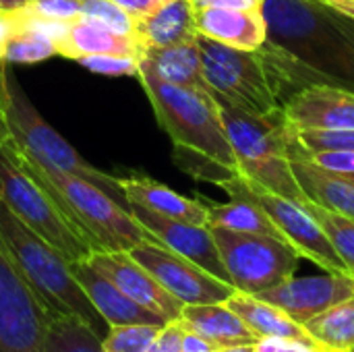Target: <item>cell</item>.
<instances>
[{"mask_svg":"<svg viewBox=\"0 0 354 352\" xmlns=\"http://www.w3.org/2000/svg\"><path fill=\"white\" fill-rule=\"evenodd\" d=\"M218 187L226 191L230 199H236V197L253 199L272 218L276 228L282 232L284 241L301 255V259L313 261L324 272L348 274L342 259L334 251L326 230L322 228L317 218L311 214L307 203H299L278 193H272L255 185L253 180L245 178L241 172L222 180Z\"/></svg>","mask_w":354,"mask_h":352,"instance_id":"30bf717a","label":"cell"},{"mask_svg":"<svg viewBox=\"0 0 354 352\" xmlns=\"http://www.w3.org/2000/svg\"><path fill=\"white\" fill-rule=\"evenodd\" d=\"M0 199L68 263L85 261L97 253L93 243L64 214L52 191L23 166L10 139L0 149Z\"/></svg>","mask_w":354,"mask_h":352,"instance_id":"ba28073f","label":"cell"},{"mask_svg":"<svg viewBox=\"0 0 354 352\" xmlns=\"http://www.w3.org/2000/svg\"><path fill=\"white\" fill-rule=\"evenodd\" d=\"M197 33L239 50H259L268 39V21L261 8L195 6Z\"/></svg>","mask_w":354,"mask_h":352,"instance_id":"e0dca14e","label":"cell"},{"mask_svg":"<svg viewBox=\"0 0 354 352\" xmlns=\"http://www.w3.org/2000/svg\"><path fill=\"white\" fill-rule=\"evenodd\" d=\"M197 44L203 75L216 102L261 118L286 120L284 89L290 81L266 46L259 50H239L203 35L197 37Z\"/></svg>","mask_w":354,"mask_h":352,"instance_id":"3957f363","label":"cell"},{"mask_svg":"<svg viewBox=\"0 0 354 352\" xmlns=\"http://www.w3.org/2000/svg\"><path fill=\"white\" fill-rule=\"evenodd\" d=\"M164 326L153 324H127L110 326L102 340L104 352H147Z\"/></svg>","mask_w":354,"mask_h":352,"instance_id":"4dcf8cb0","label":"cell"},{"mask_svg":"<svg viewBox=\"0 0 354 352\" xmlns=\"http://www.w3.org/2000/svg\"><path fill=\"white\" fill-rule=\"evenodd\" d=\"M195 6H222V8H261L263 0H193Z\"/></svg>","mask_w":354,"mask_h":352,"instance_id":"f35d334b","label":"cell"},{"mask_svg":"<svg viewBox=\"0 0 354 352\" xmlns=\"http://www.w3.org/2000/svg\"><path fill=\"white\" fill-rule=\"evenodd\" d=\"M226 307H230L236 315H241L243 322L261 338H282L286 342H297V344H305L311 349H322L315 342V338L305 330V326L297 324L290 315H286L276 305H270L266 301H259L251 295H243L236 290L226 301Z\"/></svg>","mask_w":354,"mask_h":352,"instance_id":"cb8c5ba5","label":"cell"},{"mask_svg":"<svg viewBox=\"0 0 354 352\" xmlns=\"http://www.w3.org/2000/svg\"><path fill=\"white\" fill-rule=\"evenodd\" d=\"M319 2H324L326 6H330V8L354 19V0H319Z\"/></svg>","mask_w":354,"mask_h":352,"instance_id":"b9f144b4","label":"cell"},{"mask_svg":"<svg viewBox=\"0 0 354 352\" xmlns=\"http://www.w3.org/2000/svg\"><path fill=\"white\" fill-rule=\"evenodd\" d=\"M226 266L232 286L243 295H259L290 280L301 255L282 239L268 234L234 232L220 226H209Z\"/></svg>","mask_w":354,"mask_h":352,"instance_id":"9c48e42d","label":"cell"},{"mask_svg":"<svg viewBox=\"0 0 354 352\" xmlns=\"http://www.w3.org/2000/svg\"><path fill=\"white\" fill-rule=\"evenodd\" d=\"M21 27H23L21 10H0V62H4L6 46Z\"/></svg>","mask_w":354,"mask_h":352,"instance_id":"8d00e7d4","label":"cell"},{"mask_svg":"<svg viewBox=\"0 0 354 352\" xmlns=\"http://www.w3.org/2000/svg\"><path fill=\"white\" fill-rule=\"evenodd\" d=\"M220 116L236 156L239 172L255 185L286 199L311 201L303 191L290 158L292 131L286 120H270L224 102H218Z\"/></svg>","mask_w":354,"mask_h":352,"instance_id":"8992f818","label":"cell"},{"mask_svg":"<svg viewBox=\"0 0 354 352\" xmlns=\"http://www.w3.org/2000/svg\"><path fill=\"white\" fill-rule=\"evenodd\" d=\"M292 131H348L354 129V91L315 83L292 93L284 104Z\"/></svg>","mask_w":354,"mask_h":352,"instance_id":"2e32d148","label":"cell"},{"mask_svg":"<svg viewBox=\"0 0 354 352\" xmlns=\"http://www.w3.org/2000/svg\"><path fill=\"white\" fill-rule=\"evenodd\" d=\"M73 276L89 297L91 305L97 309V313L104 317L108 326H127V324H153V326H166L160 315L151 313L149 309L135 303L131 297H127L112 280H108L104 274H100L87 259L71 263Z\"/></svg>","mask_w":354,"mask_h":352,"instance_id":"ac0fdd59","label":"cell"},{"mask_svg":"<svg viewBox=\"0 0 354 352\" xmlns=\"http://www.w3.org/2000/svg\"><path fill=\"white\" fill-rule=\"evenodd\" d=\"M129 255L141 263L172 297L183 305H214L226 303L236 288L226 284L193 263L191 259L174 253L156 239L135 245Z\"/></svg>","mask_w":354,"mask_h":352,"instance_id":"7c38bea8","label":"cell"},{"mask_svg":"<svg viewBox=\"0 0 354 352\" xmlns=\"http://www.w3.org/2000/svg\"><path fill=\"white\" fill-rule=\"evenodd\" d=\"M137 77L158 124L174 145V154L201 156L214 164L239 170L220 116V106L212 93L166 83L143 66H139Z\"/></svg>","mask_w":354,"mask_h":352,"instance_id":"5b68a950","label":"cell"},{"mask_svg":"<svg viewBox=\"0 0 354 352\" xmlns=\"http://www.w3.org/2000/svg\"><path fill=\"white\" fill-rule=\"evenodd\" d=\"M100 274L112 280L127 297L160 315L164 322H178L185 305L172 297L129 251H97L87 259Z\"/></svg>","mask_w":354,"mask_h":352,"instance_id":"9a60e30c","label":"cell"},{"mask_svg":"<svg viewBox=\"0 0 354 352\" xmlns=\"http://www.w3.org/2000/svg\"><path fill=\"white\" fill-rule=\"evenodd\" d=\"M207 226H220L234 232H251V234H268L282 239V232L276 228L272 218L247 197H236L230 203H214L207 205Z\"/></svg>","mask_w":354,"mask_h":352,"instance_id":"484cf974","label":"cell"},{"mask_svg":"<svg viewBox=\"0 0 354 352\" xmlns=\"http://www.w3.org/2000/svg\"><path fill=\"white\" fill-rule=\"evenodd\" d=\"M305 330L326 352H353L354 297L334 305L305 324Z\"/></svg>","mask_w":354,"mask_h":352,"instance_id":"4316f807","label":"cell"},{"mask_svg":"<svg viewBox=\"0 0 354 352\" xmlns=\"http://www.w3.org/2000/svg\"><path fill=\"white\" fill-rule=\"evenodd\" d=\"M180 322L185 328L197 332L218 349L226 346H255L261 336L255 334L241 315L226 303L214 305H185Z\"/></svg>","mask_w":354,"mask_h":352,"instance_id":"7402d4cb","label":"cell"},{"mask_svg":"<svg viewBox=\"0 0 354 352\" xmlns=\"http://www.w3.org/2000/svg\"><path fill=\"white\" fill-rule=\"evenodd\" d=\"M351 297H354V276L332 272L307 278L292 276L280 286L255 295V299L276 305L301 326Z\"/></svg>","mask_w":354,"mask_h":352,"instance_id":"4fadbf2b","label":"cell"},{"mask_svg":"<svg viewBox=\"0 0 354 352\" xmlns=\"http://www.w3.org/2000/svg\"><path fill=\"white\" fill-rule=\"evenodd\" d=\"M139 66L147 68L149 73H153L158 79L166 83H172L178 87H193V89L209 93L197 39L145 50L139 56Z\"/></svg>","mask_w":354,"mask_h":352,"instance_id":"603a6c76","label":"cell"},{"mask_svg":"<svg viewBox=\"0 0 354 352\" xmlns=\"http://www.w3.org/2000/svg\"><path fill=\"white\" fill-rule=\"evenodd\" d=\"M102 336L77 315L50 317L46 352H104Z\"/></svg>","mask_w":354,"mask_h":352,"instance_id":"83f0119b","label":"cell"},{"mask_svg":"<svg viewBox=\"0 0 354 352\" xmlns=\"http://www.w3.org/2000/svg\"><path fill=\"white\" fill-rule=\"evenodd\" d=\"M0 245L52 317L77 315L87 322L102 338L108 334L110 326L104 322L73 276L71 263L52 245L29 230L2 199Z\"/></svg>","mask_w":354,"mask_h":352,"instance_id":"7a4b0ae2","label":"cell"},{"mask_svg":"<svg viewBox=\"0 0 354 352\" xmlns=\"http://www.w3.org/2000/svg\"><path fill=\"white\" fill-rule=\"evenodd\" d=\"M290 158L295 174L313 203L354 220V180L340 174L326 172L299 156Z\"/></svg>","mask_w":354,"mask_h":352,"instance_id":"d4e9b609","label":"cell"},{"mask_svg":"<svg viewBox=\"0 0 354 352\" xmlns=\"http://www.w3.org/2000/svg\"><path fill=\"white\" fill-rule=\"evenodd\" d=\"M116 4H120L133 19L149 12L151 8H156L158 4H162L164 0H114Z\"/></svg>","mask_w":354,"mask_h":352,"instance_id":"ab89813d","label":"cell"},{"mask_svg":"<svg viewBox=\"0 0 354 352\" xmlns=\"http://www.w3.org/2000/svg\"><path fill=\"white\" fill-rule=\"evenodd\" d=\"M266 48L299 91L326 83L354 91V19L319 0H263Z\"/></svg>","mask_w":354,"mask_h":352,"instance_id":"6da1fadb","label":"cell"},{"mask_svg":"<svg viewBox=\"0 0 354 352\" xmlns=\"http://www.w3.org/2000/svg\"><path fill=\"white\" fill-rule=\"evenodd\" d=\"M58 56L79 60L83 56L95 54H114V56H133L139 58L141 50L133 35H124L114 31L112 27L89 19V17H75L68 21V29L62 39L56 41Z\"/></svg>","mask_w":354,"mask_h":352,"instance_id":"ffe728a7","label":"cell"},{"mask_svg":"<svg viewBox=\"0 0 354 352\" xmlns=\"http://www.w3.org/2000/svg\"><path fill=\"white\" fill-rule=\"evenodd\" d=\"M120 187L127 197V203H137L164 218L207 226V203L185 197L149 176L133 174L120 178Z\"/></svg>","mask_w":354,"mask_h":352,"instance_id":"44dd1931","label":"cell"},{"mask_svg":"<svg viewBox=\"0 0 354 352\" xmlns=\"http://www.w3.org/2000/svg\"><path fill=\"white\" fill-rule=\"evenodd\" d=\"M50 317L0 245V352H46Z\"/></svg>","mask_w":354,"mask_h":352,"instance_id":"8fae6325","label":"cell"},{"mask_svg":"<svg viewBox=\"0 0 354 352\" xmlns=\"http://www.w3.org/2000/svg\"><path fill=\"white\" fill-rule=\"evenodd\" d=\"M10 143L23 166L52 191L64 214L93 243L97 251H131L135 245L153 239L135 220L129 207L118 203L104 189L87 178L46 166L15 141Z\"/></svg>","mask_w":354,"mask_h":352,"instance_id":"277c9868","label":"cell"},{"mask_svg":"<svg viewBox=\"0 0 354 352\" xmlns=\"http://www.w3.org/2000/svg\"><path fill=\"white\" fill-rule=\"evenodd\" d=\"M216 352H255V346H226V349H218Z\"/></svg>","mask_w":354,"mask_h":352,"instance_id":"f6af8a7d","label":"cell"},{"mask_svg":"<svg viewBox=\"0 0 354 352\" xmlns=\"http://www.w3.org/2000/svg\"><path fill=\"white\" fill-rule=\"evenodd\" d=\"M346 178H351V180H354V176H346Z\"/></svg>","mask_w":354,"mask_h":352,"instance_id":"7dc6e473","label":"cell"},{"mask_svg":"<svg viewBox=\"0 0 354 352\" xmlns=\"http://www.w3.org/2000/svg\"><path fill=\"white\" fill-rule=\"evenodd\" d=\"M133 37L141 52L197 39L193 0H164L135 19Z\"/></svg>","mask_w":354,"mask_h":352,"instance_id":"d6986e66","label":"cell"},{"mask_svg":"<svg viewBox=\"0 0 354 352\" xmlns=\"http://www.w3.org/2000/svg\"><path fill=\"white\" fill-rule=\"evenodd\" d=\"M292 135H295V141L307 151H326V149L354 151V129H348V131H292Z\"/></svg>","mask_w":354,"mask_h":352,"instance_id":"d6a6232c","label":"cell"},{"mask_svg":"<svg viewBox=\"0 0 354 352\" xmlns=\"http://www.w3.org/2000/svg\"><path fill=\"white\" fill-rule=\"evenodd\" d=\"M183 324V322H180ZM185 328V326H183ZM218 346H214L212 342H207L203 336H199L197 332L185 328L183 332V352H216Z\"/></svg>","mask_w":354,"mask_h":352,"instance_id":"74e56055","label":"cell"},{"mask_svg":"<svg viewBox=\"0 0 354 352\" xmlns=\"http://www.w3.org/2000/svg\"><path fill=\"white\" fill-rule=\"evenodd\" d=\"M307 207L311 210V214L317 218V222L326 230V234H328L334 251L342 259L346 272L354 276V220L342 216V214H336L332 210H326L313 201H307Z\"/></svg>","mask_w":354,"mask_h":352,"instance_id":"f1b7e54d","label":"cell"},{"mask_svg":"<svg viewBox=\"0 0 354 352\" xmlns=\"http://www.w3.org/2000/svg\"><path fill=\"white\" fill-rule=\"evenodd\" d=\"M77 62L91 73L110 75V77H124V75L137 77V71H139V58H133V56L95 54V56H83Z\"/></svg>","mask_w":354,"mask_h":352,"instance_id":"836d02e7","label":"cell"},{"mask_svg":"<svg viewBox=\"0 0 354 352\" xmlns=\"http://www.w3.org/2000/svg\"><path fill=\"white\" fill-rule=\"evenodd\" d=\"M288 352H326L322 349H311L305 344H297V342H288Z\"/></svg>","mask_w":354,"mask_h":352,"instance_id":"ee69618b","label":"cell"},{"mask_svg":"<svg viewBox=\"0 0 354 352\" xmlns=\"http://www.w3.org/2000/svg\"><path fill=\"white\" fill-rule=\"evenodd\" d=\"M129 212L156 241H160L174 253L191 259L193 263H197L199 268H203L218 280L232 284L209 226H199V224H189L183 220L164 218V216L153 214L137 203H129Z\"/></svg>","mask_w":354,"mask_h":352,"instance_id":"5bb4252c","label":"cell"},{"mask_svg":"<svg viewBox=\"0 0 354 352\" xmlns=\"http://www.w3.org/2000/svg\"><path fill=\"white\" fill-rule=\"evenodd\" d=\"M8 139H10V135H8V129H6V122H4V116H2V108H0V149Z\"/></svg>","mask_w":354,"mask_h":352,"instance_id":"7bdbcfd3","label":"cell"},{"mask_svg":"<svg viewBox=\"0 0 354 352\" xmlns=\"http://www.w3.org/2000/svg\"><path fill=\"white\" fill-rule=\"evenodd\" d=\"M37 2H44V0H29V4H37Z\"/></svg>","mask_w":354,"mask_h":352,"instance_id":"bcb514c9","label":"cell"},{"mask_svg":"<svg viewBox=\"0 0 354 352\" xmlns=\"http://www.w3.org/2000/svg\"><path fill=\"white\" fill-rule=\"evenodd\" d=\"M255 352H288V342L282 338H261L255 344Z\"/></svg>","mask_w":354,"mask_h":352,"instance_id":"60d3db41","label":"cell"},{"mask_svg":"<svg viewBox=\"0 0 354 352\" xmlns=\"http://www.w3.org/2000/svg\"><path fill=\"white\" fill-rule=\"evenodd\" d=\"M0 108L10 141L23 147L29 156L46 166L91 180L108 195H112L118 203L129 207L120 187V178L91 166L62 135H58L44 120V116L23 91L8 62H0Z\"/></svg>","mask_w":354,"mask_h":352,"instance_id":"52a82bcc","label":"cell"},{"mask_svg":"<svg viewBox=\"0 0 354 352\" xmlns=\"http://www.w3.org/2000/svg\"><path fill=\"white\" fill-rule=\"evenodd\" d=\"M25 10L33 17L71 21L81 15V0H44L37 4H29Z\"/></svg>","mask_w":354,"mask_h":352,"instance_id":"e575fe53","label":"cell"},{"mask_svg":"<svg viewBox=\"0 0 354 352\" xmlns=\"http://www.w3.org/2000/svg\"><path fill=\"white\" fill-rule=\"evenodd\" d=\"M58 52H56L54 41L44 31H39L37 27L27 25L23 21V27L12 35V39L6 46L4 62H8V64H12V62L33 64V62H41L46 58H52Z\"/></svg>","mask_w":354,"mask_h":352,"instance_id":"f546056e","label":"cell"},{"mask_svg":"<svg viewBox=\"0 0 354 352\" xmlns=\"http://www.w3.org/2000/svg\"><path fill=\"white\" fill-rule=\"evenodd\" d=\"M183 332L185 328L180 319L166 324L147 352H183Z\"/></svg>","mask_w":354,"mask_h":352,"instance_id":"d590c367","label":"cell"},{"mask_svg":"<svg viewBox=\"0 0 354 352\" xmlns=\"http://www.w3.org/2000/svg\"><path fill=\"white\" fill-rule=\"evenodd\" d=\"M353 352H354V349H353Z\"/></svg>","mask_w":354,"mask_h":352,"instance_id":"c3c4849f","label":"cell"},{"mask_svg":"<svg viewBox=\"0 0 354 352\" xmlns=\"http://www.w3.org/2000/svg\"><path fill=\"white\" fill-rule=\"evenodd\" d=\"M81 15L95 19L118 33L133 35L135 19L114 0H81Z\"/></svg>","mask_w":354,"mask_h":352,"instance_id":"1f68e13d","label":"cell"}]
</instances>
